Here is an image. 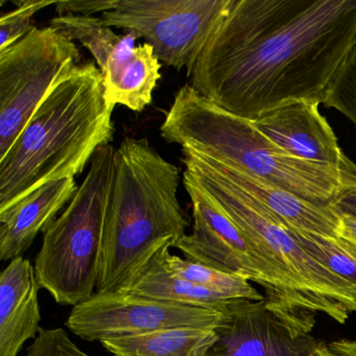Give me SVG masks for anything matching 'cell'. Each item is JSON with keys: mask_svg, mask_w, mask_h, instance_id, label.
<instances>
[{"mask_svg": "<svg viewBox=\"0 0 356 356\" xmlns=\"http://www.w3.org/2000/svg\"><path fill=\"white\" fill-rule=\"evenodd\" d=\"M120 0H67V1H57L56 12L59 16L72 15L92 16L93 14L105 13L115 9Z\"/></svg>", "mask_w": 356, "mask_h": 356, "instance_id": "cb8c5ba5", "label": "cell"}, {"mask_svg": "<svg viewBox=\"0 0 356 356\" xmlns=\"http://www.w3.org/2000/svg\"><path fill=\"white\" fill-rule=\"evenodd\" d=\"M331 206L339 216L356 220V184L345 187Z\"/></svg>", "mask_w": 356, "mask_h": 356, "instance_id": "d4e9b609", "label": "cell"}, {"mask_svg": "<svg viewBox=\"0 0 356 356\" xmlns=\"http://www.w3.org/2000/svg\"><path fill=\"white\" fill-rule=\"evenodd\" d=\"M81 53L53 26H34L0 51V159L58 83L80 65Z\"/></svg>", "mask_w": 356, "mask_h": 356, "instance_id": "ba28073f", "label": "cell"}, {"mask_svg": "<svg viewBox=\"0 0 356 356\" xmlns=\"http://www.w3.org/2000/svg\"><path fill=\"white\" fill-rule=\"evenodd\" d=\"M207 159L239 188L266 206L289 228L327 237L339 236L341 216L332 206L316 205L278 185Z\"/></svg>", "mask_w": 356, "mask_h": 356, "instance_id": "2e32d148", "label": "cell"}, {"mask_svg": "<svg viewBox=\"0 0 356 356\" xmlns=\"http://www.w3.org/2000/svg\"><path fill=\"white\" fill-rule=\"evenodd\" d=\"M301 247L325 268L356 289V243L343 237H327L289 228Z\"/></svg>", "mask_w": 356, "mask_h": 356, "instance_id": "ffe728a7", "label": "cell"}, {"mask_svg": "<svg viewBox=\"0 0 356 356\" xmlns=\"http://www.w3.org/2000/svg\"><path fill=\"white\" fill-rule=\"evenodd\" d=\"M216 330L168 329L101 341L113 356H206L218 341Z\"/></svg>", "mask_w": 356, "mask_h": 356, "instance_id": "ac0fdd59", "label": "cell"}, {"mask_svg": "<svg viewBox=\"0 0 356 356\" xmlns=\"http://www.w3.org/2000/svg\"><path fill=\"white\" fill-rule=\"evenodd\" d=\"M166 143L278 185L318 206H331L356 179L337 168L303 161L277 147L250 120L200 95L191 85L177 91L160 127Z\"/></svg>", "mask_w": 356, "mask_h": 356, "instance_id": "277c9868", "label": "cell"}, {"mask_svg": "<svg viewBox=\"0 0 356 356\" xmlns=\"http://www.w3.org/2000/svg\"><path fill=\"white\" fill-rule=\"evenodd\" d=\"M114 152L111 143L95 152L74 199L43 233L35 274L41 289L60 305L74 307L97 293Z\"/></svg>", "mask_w": 356, "mask_h": 356, "instance_id": "8992f818", "label": "cell"}, {"mask_svg": "<svg viewBox=\"0 0 356 356\" xmlns=\"http://www.w3.org/2000/svg\"><path fill=\"white\" fill-rule=\"evenodd\" d=\"M170 247L163 249V258L166 266L177 276L188 282L204 287L225 296L228 299H245L259 301L264 299L257 289H254L250 281L238 275L222 272L211 266H205L193 260L183 259L180 256L170 253Z\"/></svg>", "mask_w": 356, "mask_h": 356, "instance_id": "d6986e66", "label": "cell"}, {"mask_svg": "<svg viewBox=\"0 0 356 356\" xmlns=\"http://www.w3.org/2000/svg\"><path fill=\"white\" fill-rule=\"evenodd\" d=\"M226 310L158 301L131 293H95L72 307L65 325L84 341H103L168 329L216 330L224 324Z\"/></svg>", "mask_w": 356, "mask_h": 356, "instance_id": "30bf717a", "label": "cell"}, {"mask_svg": "<svg viewBox=\"0 0 356 356\" xmlns=\"http://www.w3.org/2000/svg\"><path fill=\"white\" fill-rule=\"evenodd\" d=\"M183 184L193 205V232L174 248L186 259L258 283L273 305L298 314H318L293 281L186 172H183Z\"/></svg>", "mask_w": 356, "mask_h": 356, "instance_id": "52a82bcc", "label": "cell"}, {"mask_svg": "<svg viewBox=\"0 0 356 356\" xmlns=\"http://www.w3.org/2000/svg\"><path fill=\"white\" fill-rule=\"evenodd\" d=\"M316 316L259 301L233 299L206 356H320L326 343L312 334Z\"/></svg>", "mask_w": 356, "mask_h": 356, "instance_id": "7c38bea8", "label": "cell"}, {"mask_svg": "<svg viewBox=\"0 0 356 356\" xmlns=\"http://www.w3.org/2000/svg\"><path fill=\"white\" fill-rule=\"evenodd\" d=\"M79 187L76 178L47 183L9 211L0 213V259L11 261L24 256L74 199Z\"/></svg>", "mask_w": 356, "mask_h": 356, "instance_id": "9a60e30c", "label": "cell"}, {"mask_svg": "<svg viewBox=\"0 0 356 356\" xmlns=\"http://www.w3.org/2000/svg\"><path fill=\"white\" fill-rule=\"evenodd\" d=\"M320 356H356V341L341 339L326 343Z\"/></svg>", "mask_w": 356, "mask_h": 356, "instance_id": "484cf974", "label": "cell"}, {"mask_svg": "<svg viewBox=\"0 0 356 356\" xmlns=\"http://www.w3.org/2000/svg\"><path fill=\"white\" fill-rule=\"evenodd\" d=\"M26 356H91L83 351L62 327L41 328Z\"/></svg>", "mask_w": 356, "mask_h": 356, "instance_id": "603a6c76", "label": "cell"}, {"mask_svg": "<svg viewBox=\"0 0 356 356\" xmlns=\"http://www.w3.org/2000/svg\"><path fill=\"white\" fill-rule=\"evenodd\" d=\"M323 104L339 110L356 126V45L335 72Z\"/></svg>", "mask_w": 356, "mask_h": 356, "instance_id": "44dd1931", "label": "cell"}, {"mask_svg": "<svg viewBox=\"0 0 356 356\" xmlns=\"http://www.w3.org/2000/svg\"><path fill=\"white\" fill-rule=\"evenodd\" d=\"M356 45V0H232L189 85L254 120L289 102L323 103Z\"/></svg>", "mask_w": 356, "mask_h": 356, "instance_id": "6da1fadb", "label": "cell"}, {"mask_svg": "<svg viewBox=\"0 0 356 356\" xmlns=\"http://www.w3.org/2000/svg\"><path fill=\"white\" fill-rule=\"evenodd\" d=\"M179 184V168L147 138L126 137L115 149L97 293H124L160 250L174 248L186 235Z\"/></svg>", "mask_w": 356, "mask_h": 356, "instance_id": "7a4b0ae2", "label": "cell"}, {"mask_svg": "<svg viewBox=\"0 0 356 356\" xmlns=\"http://www.w3.org/2000/svg\"><path fill=\"white\" fill-rule=\"evenodd\" d=\"M232 0H120L102 14L108 28L136 31L160 62L193 72L202 51L230 9Z\"/></svg>", "mask_w": 356, "mask_h": 356, "instance_id": "9c48e42d", "label": "cell"}, {"mask_svg": "<svg viewBox=\"0 0 356 356\" xmlns=\"http://www.w3.org/2000/svg\"><path fill=\"white\" fill-rule=\"evenodd\" d=\"M163 249L156 254L124 293L210 309H226L230 299L174 274L164 261Z\"/></svg>", "mask_w": 356, "mask_h": 356, "instance_id": "e0dca14e", "label": "cell"}, {"mask_svg": "<svg viewBox=\"0 0 356 356\" xmlns=\"http://www.w3.org/2000/svg\"><path fill=\"white\" fill-rule=\"evenodd\" d=\"M316 102H289L250 120L277 147L293 157L337 168L356 179V164L341 151Z\"/></svg>", "mask_w": 356, "mask_h": 356, "instance_id": "4fadbf2b", "label": "cell"}, {"mask_svg": "<svg viewBox=\"0 0 356 356\" xmlns=\"http://www.w3.org/2000/svg\"><path fill=\"white\" fill-rule=\"evenodd\" d=\"M112 112L93 62L58 83L0 159V213L47 183L82 174L95 152L113 140Z\"/></svg>", "mask_w": 356, "mask_h": 356, "instance_id": "3957f363", "label": "cell"}, {"mask_svg": "<svg viewBox=\"0 0 356 356\" xmlns=\"http://www.w3.org/2000/svg\"><path fill=\"white\" fill-rule=\"evenodd\" d=\"M68 37L86 47L101 70L108 107L124 106L143 112L153 102L161 79V62L149 43L136 47L141 39L136 31L116 34L99 17L80 16L70 22Z\"/></svg>", "mask_w": 356, "mask_h": 356, "instance_id": "8fae6325", "label": "cell"}, {"mask_svg": "<svg viewBox=\"0 0 356 356\" xmlns=\"http://www.w3.org/2000/svg\"><path fill=\"white\" fill-rule=\"evenodd\" d=\"M182 154L184 172L293 281L318 314L343 324L356 312V289L310 256L270 210L207 158L189 149Z\"/></svg>", "mask_w": 356, "mask_h": 356, "instance_id": "5b68a950", "label": "cell"}, {"mask_svg": "<svg viewBox=\"0 0 356 356\" xmlns=\"http://www.w3.org/2000/svg\"><path fill=\"white\" fill-rule=\"evenodd\" d=\"M34 266L24 256L11 260L0 275V356H18L40 331V289Z\"/></svg>", "mask_w": 356, "mask_h": 356, "instance_id": "5bb4252c", "label": "cell"}, {"mask_svg": "<svg viewBox=\"0 0 356 356\" xmlns=\"http://www.w3.org/2000/svg\"><path fill=\"white\" fill-rule=\"evenodd\" d=\"M14 3L17 6L15 10L0 16V51L24 38L35 26H32V18L41 10L56 5L57 1L24 0Z\"/></svg>", "mask_w": 356, "mask_h": 356, "instance_id": "7402d4cb", "label": "cell"}, {"mask_svg": "<svg viewBox=\"0 0 356 356\" xmlns=\"http://www.w3.org/2000/svg\"><path fill=\"white\" fill-rule=\"evenodd\" d=\"M339 236L356 243V220L341 216Z\"/></svg>", "mask_w": 356, "mask_h": 356, "instance_id": "4316f807", "label": "cell"}]
</instances>
